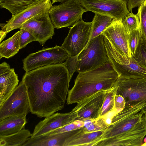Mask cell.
I'll use <instances>...</instances> for the list:
<instances>
[{
    "mask_svg": "<svg viewBox=\"0 0 146 146\" xmlns=\"http://www.w3.org/2000/svg\"><path fill=\"white\" fill-rule=\"evenodd\" d=\"M22 33L21 29L12 36L0 42V59L9 58L17 54L20 49V38Z\"/></svg>",
    "mask_w": 146,
    "mask_h": 146,
    "instance_id": "obj_21",
    "label": "cell"
},
{
    "mask_svg": "<svg viewBox=\"0 0 146 146\" xmlns=\"http://www.w3.org/2000/svg\"><path fill=\"white\" fill-rule=\"evenodd\" d=\"M144 111H146V106H145V107L144 109Z\"/></svg>",
    "mask_w": 146,
    "mask_h": 146,
    "instance_id": "obj_40",
    "label": "cell"
},
{
    "mask_svg": "<svg viewBox=\"0 0 146 146\" xmlns=\"http://www.w3.org/2000/svg\"><path fill=\"white\" fill-rule=\"evenodd\" d=\"M108 90L100 91L77 103L72 110L77 114L76 120L84 122L99 118Z\"/></svg>",
    "mask_w": 146,
    "mask_h": 146,
    "instance_id": "obj_13",
    "label": "cell"
},
{
    "mask_svg": "<svg viewBox=\"0 0 146 146\" xmlns=\"http://www.w3.org/2000/svg\"><path fill=\"white\" fill-rule=\"evenodd\" d=\"M117 94V87L115 85L108 90L106 94L99 118L105 117L114 111V97Z\"/></svg>",
    "mask_w": 146,
    "mask_h": 146,
    "instance_id": "obj_25",
    "label": "cell"
},
{
    "mask_svg": "<svg viewBox=\"0 0 146 146\" xmlns=\"http://www.w3.org/2000/svg\"><path fill=\"white\" fill-rule=\"evenodd\" d=\"M31 135L28 129L23 128L11 135L0 136V146H22Z\"/></svg>",
    "mask_w": 146,
    "mask_h": 146,
    "instance_id": "obj_22",
    "label": "cell"
},
{
    "mask_svg": "<svg viewBox=\"0 0 146 146\" xmlns=\"http://www.w3.org/2000/svg\"><path fill=\"white\" fill-rule=\"evenodd\" d=\"M77 117V113L72 110L65 113H54L45 117L35 126L31 137L45 134L74 121Z\"/></svg>",
    "mask_w": 146,
    "mask_h": 146,
    "instance_id": "obj_15",
    "label": "cell"
},
{
    "mask_svg": "<svg viewBox=\"0 0 146 146\" xmlns=\"http://www.w3.org/2000/svg\"><path fill=\"white\" fill-rule=\"evenodd\" d=\"M115 85L116 94L123 97L125 106L140 102H146V78L125 79L118 77Z\"/></svg>",
    "mask_w": 146,
    "mask_h": 146,
    "instance_id": "obj_10",
    "label": "cell"
},
{
    "mask_svg": "<svg viewBox=\"0 0 146 146\" xmlns=\"http://www.w3.org/2000/svg\"><path fill=\"white\" fill-rule=\"evenodd\" d=\"M106 130L86 132L82 128L73 131L66 139L63 146H94Z\"/></svg>",
    "mask_w": 146,
    "mask_h": 146,
    "instance_id": "obj_17",
    "label": "cell"
},
{
    "mask_svg": "<svg viewBox=\"0 0 146 146\" xmlns=\"http://www.w3.org/2000/svg\"><path fill=\"white\" fill-rule=\"evenodd\" d=\"M19 81L14 68L5 62L0 65V106L12 93Z\"/></svg>",
    "mask_w": 146,
    "mask_h": 146,
    "instance_id": "obj_16",
    "label": "cell"
},
{
    "mask_svg": "<svg viewBox=\"0 0 146 146\" xmlns=\"http://www.w3.org/2000/svg\"><path fill=\"white\" fill-rule=\"evenodd\" d=\"M124 27L128 34L132 31L139 27V19L137 14L129 13L122 20Z\"/></svg>",
    "mask_w": 146,
    "mask_h": 146,
    "instance_id": "obj_28",
    "label": "cell"
},
{
    "mask_svg": "<svg viewBox=\"0 0 146 146\" xmlns=\"http://www.w3.org/2000/svg\"><path fill=\"white\" fill-rule=\"evenodd\" d=\"M113 20L110 17L95 14L92 22L90 41L101 34Z\"/></svg>",
    "mask_w": 146,
    "mask_h": 146,
    "instance_id": "obj_24",
    "label": "cell"
},
{
    "mask_svg": "<svg viewBox=\"0 0 146 146\" xmlns=\"http://www.w3.org/2000/svg\"><path fill=\"white\" fill-rule=\"evenodd\" d=\"M7 33L2 30H1L0 31V42H1V41L5 38L6 36Z\"/></svg>",
    "mask_w": 146,
    "mask_h": 146,
    "instance_id": "obj_36",
    "label": "cell"
},
{
    "mask_svg": "<svg viewBox=\"0 0 146 146\" xmlns=\"http://www.w3.org/2000/svg\"><path fill=\"white\" fill-rule=\"evenodd\" d=\"M26 115L11 116L0 121V136H5L21 130L27 123Z\"/></svg>",
    "mask_w": 146,
    "mask_h": 146,
    "instance_id": "obj_20",
    "label": "cell"
},
{
    "mask_svg": "<svg viewBox=\"0 0 146 146\" xmlns=\"http://www.w3.org/2000/svg\"><path fill=\"white\" fill-rule=\"evenodd\" d=\"M78 55L72 56H69L63 63L65 66L71 79L74 73L77 71L79 64Z\"/></svg>",
    "mask_w": 146,
    "mask_h": 146,
    "instance_id": "obj_32",
    "label": "cell"
},
{
    "mask_svg": "<svg viewBox=\"0 0 146 146\" xmlns=\"http://www.w3.org/2000/svg\"><path fill=\"white\" fill-rule=\"evenodd\" d=\"M66 0H52V4H53L56 2H62Z\"/></svg>",
    "mask_w": 146,
    "mask_h": 146,
    "instance_id": "obj_38",
    "label": "cell"
},
{
    "mask_svg": "<svg viewBox=\"0 0 146 146\" xmlns=\"http://www.w3.org/2000/svg\"><path fill=\"white\" fill-rule=\"evenodd\" d=\"M142 39L139 27L131 32L128 34V42L132 56H133Z\"/></svg>",
    "mask_w": 146,
    "mask_h": 146,
    "instance_id": "obj_27",
    "label": "cell"
},
{
    "mask_svg": "<svg viewBox=\"0 0 146 146\" xmlns=\"http://www.w3.org/2000/svg\"><path fill=\"white\" fill-rule=\"evenodd\" d=\"M22 33L20 38V49L25 47L29 43L36 41L35 37L30 33L22 29H20Z\"/></svg>",
    "mask_w": 146,
    "mask_h": 146,
    "instance_id": "obj_33",
    "label": "cell"
},
{
    "mask_svg": "<svg viewBox=\"0 0 146 146\" xmlns=\"http://www.w3.org/2000/svg\"><path fill=\"white\" fill-rule=\"evenodd\" d=\"M88 11L123 20L129 13L127 1L124 0H80Z\"/></svg>",
    "mask_w": 146,
    "mask_h": 146,
    "instance_id": "obj_9",
    "label": "cell"
},
{
    "mask_svg": "<svg viewBox=\"0 0 146 146\" xmlns=\"http://www.w3.org/2000/svg\"><path fill=\"white\" fill-rule=\"evenodd\" d=\"M72 131L31 137L22 146H63L66 139Z\"/></svg>",
    "mask_w": 146,
    "mask_h": 146,
    "instance_id": "obj_19",
    "label": "cell"
},
{
    "mask_svg": "<svg viewBox=\"0 0 146 146\" xmlns=\"http://www.w3.org/2000/svg\"><path fill=\"white\" fill-rule=\"evenodd\" d=\"M132 57L139 65L146 68V44L142 38Z\"/></svg>",
    "mask_w": 146,
    "mask_h": 146,
    "instance_id": "obj_30",
    "label": "cell"
},
{
    "mask_svg": "<svg viewBox=\"0 0 146 146\" xmlns=\"http://www.w3.org/2000/svg\"><path fill=\"white\" fill-rule=\"evenodd\" d=\"M109 125L106 123L105 117L99 118L84 121L82 128L86 132H91L105 130Z\"/></svg>",
    "mask_w": 146,
    "mask_h": 146,
    "instance_id": "obj_26",
    "label": "cell"
},
{
    "mask_svg": "<svg viewBox=\"0 0 146 146\" xmlns=\"http://www.w3.org/2000/svg\"><path fill=\"white\" fill-rule=\"evenodd\" d=\"M125 106V102L123 97L119 94L116 95L114 97V111L117 113L122 110Z\"/></svg>",
    "mask_w": 146,
    "mask_h": 146,
    "instance_id": "obj_34",
    "label": "cell"
},
{
    "mask_svg": "<svg viewBox=\"0 0 146 146\" xmlns=\"http://www.w3.org/2000/svg\"><path fill=\"white\" fill-rule=\"evenodd\" d=\"M143 4L145 6H146V0H145Z\"/></svg>",
    "mask_w": 146,
    "mask_h": 146,
    "instance_id": "obj_39",
    "label": "cell"
},
{
    "mask_svg": "<svg viewBox=\"0 0 146 146\" xmlns=\"http://www.w3.org/2000/svg\"><path fill=\"white\" fill-rule=\"evenodd\" d=\"M78 59V73L94 70L109 63L103 35L91 39L79 54Z\"/></svg>",
    "mask_w": 146,
    "mask_h": 146,
    "instance_id": "obj_4",
    "label": "cell"
},
{
    "mask_svg": "<svg viewBox=\"0 0 146 146\" xmlns=\"http://www.w3.org/2000/svg\"><path fill=\"white\" fill-rule=\"evenodd\" d=\"M71 79L63 63L26 72L22 80L27 87L30 112L45 117L62 109Z\"/></svg>",
    "mask_w": 146,
    "mask_h": 146,
    "instance_id": "obj_1",
    "label": "cell"
},
{
    "mask_svg": "<svg viewBox=\"0 0 146 146\" xmlns=\"http://www.w3.org/2000/svg\"><path fill=\"white\" fill-rule=\"evenodd\" d=\"M92 22H85L82 18L71 27L61 46L70 56L79 55L86 47L90 37Z\"/></svg>",
    "mask_w": 146,
    "mask_h": 146,
    "instance_id": "obj_7",
    "label": "cell"
},
{
    "mask_svg": "<svg viewBox=\"0 0 146 146\" xmlns=\"http://www.w3.org/2000/svg\"><path fill=\"white\" fill-rule=\"evenodd\" d=\"M30 112L26 86L22 80L0 106V121L8 117L27 115Z\"/></svg>",
    "mask_w": 146,
    "mask_h": 146,
    "instance_id": "obj_8",
    "label": "cell"
},
{
    "mask_svg": "<svg viewBox=\"0 0 146 146\" xmlns=\"http://www.w3.org/2000/svg\"><path fill=\"white\" fill-rule=\"evenodd\" d=\"M87 11L80 0H66L52 6L49 14L54 28L59 29L72 26Z\"/></svg>",
    "mask_w": 146,
    "mask_h": 146,
    "instance_id": "obj_5",
    "label": "cell"
},
{
    "mask_svg": "<svg viewBox=\"0 0 146 146\" xmlns=\"http://www.w3.org/2000/svg\"><path fill=\"white\" fill-rule=\"evenodd\" d=\"M110 62L118 74L119 77L125 79L146 78V68L139 65L132 56L130 58L129 64Z\"/></svg>",
    "mask_w": 146,
    "mask_h": 146,
    "instance_id": "obj_18",
    "label": "cell"
},
{
    "mask_svg": "<svg viewBox=\"0 0 146 146\" xmlns=\"http://www.w3.org/2000/svg\"><path fill=\"white\" fill-rule=\"evenodd\" d=\"M125 0V1H127V0Z\"/></svg>",
    "mask_w": 146,
    "mask_h": 146,
    "instance_id": "obj_41",
    "label": "cell"
},
{
    "mask_svg": "<svg viewBox=\"0 0 146 146\" xmlns=\"http://www.w3.org/2000/svg\"><path fill=\"white\" fill-rule=\"evenodd\" d=\"M118 77L110 62L96 69L78 73L73 86L68 91L67 104L77 103L100 91L110 90Z\"/></svg>",
    "mask_w": 146,
    "mask_h": 146,
    "instance_id": "obj_3",
    "label": "cell"
},
{
    "mask_svg": "<svg viewBox=\"0 0 146 146\" xmlns=\"http://www.w3.org/2000/svg\"><path fill=\"white\" fill-rule=\"evenodd\" d=\"M143 119L145 125L146 127V111H144V113L143 116Z\"/></svg>",
    "mask_w": 146,
    "mask_h": 146,
    "instance_id": "obj_37",
    "label": "cell"
},
{
    "mask_svg": "<svg viewBox=\"0 0 146 146\" xmlns=\"http://www.w3.org/2000/svg\"><path fill=\"white\" fill-rule=\"evenodd\" d=\"M69 55L61 46L43 48L29 54L22 60L23 68L28 72L37 68L52 64L63 63Z\"/></svg>",
    "mask_w": 146,
    "mask_h": 146,
    "instance_id": "obj_6",
    "label": "cell"
},
{
    "mask_svg": "<svg viewBox=\"0 0 146 146\" xmlns=\"http://www.w3.org/2000/svg\"><path fill=\"white\" fill-rule=\"evenodd\" d=\"M52 6L51 0H44L34 4L12 16L6 23H1V30L7 34L13 30L20 29L23 23L32 17L48 14Z\"/></svg>",
    "mask_w": 146,
    "mask_h": 146,
    "instance_id": "obj_11",
    "label": "cell"
},
{
    "mask_svg": "<svg viewBox=\"0 0 146 146\" xmlns=\"http://www.w3.org/2000/svg\"><path fill=\"white\" fill-rule=\"evenodd\" d=\"M146 102L125 106L112 117L111 124L94 146H141L146 135L143 121Z\"/></svg>",
    "mask_w": 146,
    "mask_h": 146,
    "instance_id": "obj_2",
    "label": "cell"
},
{
    "mask_svg": "<svg viewBox=\"0 0 146 146\" xmlns=\"http://www.w3.org/2000/svg\"><path fill=\"white\" fill-rule=\"evenodd\" d=\"M137 14L139 18V27L142 37L146 44V6L143 4L139 6Z\"/></svg>",
    "mask_w": 146,
    "mask_h": 146,
    "instance_id": "obj_31",
    "label": "cell"
},
{
    "mask_svg": "<svg viewBox=\"0 0 146 146\" xmlns=\"http://www.w3.org/2000/svg\"><path fill=\"white\" fill-rule=\"evenodd\" d=\"M44 0H0L1 8L7 9L15 15L31 5Z\"/></svg>",
    "mask_w": 146,
    "mask_h": 146,
    "instance_id": "obj_23",
    "label": "cell"
},
{
    "mask_svg": "<svg viewBox=\"0 0 146 146\" xmlns=\"http://www.w3.org/2000/svg\"><path fill=\"white\" fill-rule=\"evenodd\" d=\"M54 27L49 13L38 17H33L23 24L20 29L31 33L36 41L44 45L54 34Z\"/></svg>",
    "mask_w": 146,
    "mask_h": 146,
    "instance_id": "obj_14",
    "label": "cell"
},
{
    "mask_svg": "<svg viewBox=\"0 0 146 146\" xmlns=\"http://www.w3.org/2000/svg\"><path fill=\"white\" fill-rule=\"evenodd\" d=\"M84 121L78 120H75L67 125L43 135H50L71 131L82 128L84 126Z\"/></svg>",
    "mask_w": 146,
    "mask_h": 146,
    "instance_id": "obj_29",
    "label": "cell"
},
{
    "mask_svg": "<svg viewBox=\"0 0 146 146\" xmlns=\"http://www.w3.org/2000/svg\"><path fill=\"white\" fill-rule=\"evenodd\" d=\"M145 0H127V5L129 11L132 12L133 8L139 7L143 3Z\"/></svg>",
    "mask_w": 146,
    "mask_h": 146,
    "instance_id": "obj_35",
    "label": "cell"
},
{
    "mask_svg": "<svg viewBox=\"0 0 146 146\" xmlns=\"http://www.w3.org/2000/svg\"><path fill=\"white\" fill-rule=\"evenodd\" d=\"M101 34L108 40L119 54L127 58H131L128 42V34L121 19L113 20Z\"/></svg>",
    "mask_w": 146,
    "mask_h": 146,
    "instance_id": "obj_12",
    "label": "cell"
}]
</instances>
